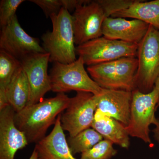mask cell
Here are the masks:
<instances>
[{
    "mask_svg": "<svg viewBox=\"0 0 159 159\" xmlns=\"http://www.w3.org/2000/svg\"><path fill=\"white\" fill-rule=\"evenodd\" d=\"M70 100L65 93H60L56 97L27 106L15 114V124L25 134L29 144H36L46 137L48 129L55 124L60 114L65 111Z\"/></svg>",
    "mask_w": 159,
    "mask_h": 159,
    "instance_id": "obj_1",
    "label": "cell"
},
{
    "mask_svg": "<svg viewBox=\"0 0 159 159\" xmlns=\"http://www.w3.org/2000/svg\"><path fill=\"white\" fill-rule=\"evenodd\" d=\"M134 0H96L80 5L72 15L75 44L80 45L102 36L107 18L127 9Z\"/></svg>",
    "mask_w": 159,
    "mask_h": 159,
    "instance_id": "obj_2",
    "label": "cell"
},
{
    "mask_svg": "<svg viewBox=\"0 0 159 159\" xmlns=\"http://www.w3.org/2000/svg\"><path fill=\"white\" fill-rule=\"evenodd\" d=\"M53 29L42 36L43 48L50 54V62L70 64L76 58L72 15L62 8L50 16Z\"/></svg>",
    "mask_w": 159,
    "mask_h": 159,
    "instance_id": "obj_3",
    "label": "cell"
},
{
    "mask_svg": "<svg viewBox=\"0 0 159 159\" xmlns=\"http://www.w3.org/2000/svg\"><path fill=\"white\" fill-rule=\"evenodd\" d=\"M137 57H124L87 67L91 78L103 89L132 92L136 89Z\"/></svg>",
    "mask_w": 159,
    "mask_h": 159,
    "instance_id": "obj_4",
    "label": "cell"
},
{
    "mask_svg": "<svg viewBox=\"0 0 159 159\" xmlns=\"http://www.w3.org/2000/svg\"><path fill=\"white\" fill-rule=\"evenodd\" d=\"M49 76L51 91L58 93L75 91L97 95L103 89L89 77L80 57L70 64L54 63Z\"/></svg>",
    "mask_w": 159,
    "mask_h": 159,
    "instance_id": "obj_5",
    "label": "cell"
},
{
    "mask_svg": "<svg viewBox=\"0 0 159 159\" xmlns=\"http://www.w3.org/2000/svg\"><path fill=\"white\" fill-rule=\"evenodd\" d=\"M136 87L143 93L151 92L159 75V30L149 25L138 45Z\"/></svg>",
    "mask_w": 159,
    "mask_h": 159,
    "instance_id": "obj_6",
    "label": "cell"
},
{
    "mask_svg": "<svg viewBox=\"0 0 159 159\" xmlns=\"http://www.w3.org/2000/svg\"><path fill=\"white\" fill-rule=\"evenodd\" d=\"M132 94L130 117L126 129L129 136L141 139L152 145L149 127L153 125L157 119L155 113L158 94L154 88L148 93H143L136 89L132 92Z\"/></svg>",
    "mask_w": 159,
    "mask_h": 159,
    "instance_id": "obj_7",
    "label": "cell"
},
{
    "mask_svg": "<svg viewBox=\"0 0 159 159\" xmlns=\"http://www.w3.org/2000/svg\"><path fill=\"white\" fill-rule=\"evenodd\" d=\"M138 45L104 36L95 39L76 48V54L84 65H95L124 57H137Z\"/></svg>",
    "mask_w": 159,
    "mask_h": 159,
    "instance_id": "obj_8",
    "label": "cell"
},
{
    "mask_svg": "<svg viewBox=\"0 0 159 159\" xmlns=\"http://www.w3.org/2000/svg\"><path fill=\"white\" fill-rule=\"evenodd\" d=\"M96 110L95 95L88 92H77L75 97L70 98L67 107L61 115L63 129L69 133L70 137H73L90 128Z\"/></svg>",
    "mask_w": 159,
    "mask_h": 159,
    "instance_id": "obj_9",
    "label": "cell"
},
{
    "mask_svg": "<svg viewBox=\"0 0 159 159\" xmlns=\"http://www.w3.org/2000/svg\"><path fill=\"white\" fill-rule=\"evenodd\" d=\"M0 50L20 61L31 54L47 53L40 45L39 39L30 36L23 29L16 15L9 25L2 29Z\"/></svg>",
    "mask_w": 159,
    "mask_h": 159,
    "instance_id": "obj_10",
    "label": "cell"
},
{
    "mask_svg": "<svg viewBox=\"0 0 159 159\" xmlns=\"http://www.w3.org/2000/svg\"><path fill=\"white\" fill-rule=\"evenodd\" d=\"M50 56L48 53H38L27 56L20 61L30 88L27 106L41 101L45 95L51 90L50 76L48 72Z\"/></svg>",
    "mask_w": 159,
    "mask_h": 159,
    "instance_id": "obj_11",
    "label": "cell"
},
{
    "mask_svg": "<svg viewBox=\"0 0 159 159\" xmlns=\"http://www.w3.org/2000/svg\"><path fill=\"white\" fill-rule=\"evenodd\" d=\"M16 113L10 105L0 110V159H14L16 152L29 144L14 122Z\"/></svg>",
    "mask_w": 159,
    "mask_h": 159,
    "instance_id": "obj_12",
    "label": "cell"
},
{
    "mask_svg": "<svg viewBox=\"0 0 159 159\" xmlns=\"http://www.w3.org/2000/svg\"><path fill=\"white\" fill-rule=\"evenodd\" d=\"M97 110L116 119L125 126L130 117L132 92L122 90L102 89L95 95Z\"/></svg>",
    "mask_w": 159,
    "mask_h": 159,
    "instance_id": "obj_13",
    "label": "cell"
},
{
    "mask_svg": "<svg viewBox=\"0 0 159 159\" xmlns=\"http://www.w3.org/2000/svg\"><path fill=\"white\" fill-rule=\"evenodd\" d=\"M149 25L137 19L124 18H107L102 27V36L139 45L145 37Z\"/></svg>",
    "mask_w": 159,
    "mask_h": 159,
    "instance_id": "obj_14",
    "label": "cell"
},
{
    "mask_svg": "<svg viewBox=\"0 0 159 159\" xmlns=\"http://www.w3.org/2000/svg\"><path fill=\"white\" fill-rule=\"evenodd\" d=\"M61 114L48 135L36 143L38 159H77L71 152L61 123Z\"/></svg>",
    "mask_w": 159,
    "mask_h": 159,
    "instance_id": "obj_15",
    "label": "cell"
},
{
    "mask_svg": "<svg viewBox=\"0 0 159 159\" xmlns=\"http://www.w3.org/2000/svg\"><path fill=\"white\" fill-rule=\"evenodd\" d=\"M91 127L113 144L124 148L129 147L130 139L126 126L99 111H96Z\"/></svg>",
    "mask_w": 159,
    "mask_h": 159,
    "instance_id": "obj_16",
    "label": "cell"
},
{
    "mask_svg": "<svg viewBox=\"0 0 159 159\" xmlns=\"http://www.w3.org/2000/svg\"><path fill=\"white\" fill-rule=\"evenodd\" d=\"M111 17L140 20L159 30V0H136L127 9L116 12Z\"/></svg>",
    "mask_w": 159,
    "mask_h": 159,
    "instance_id": "obj_17",
    "label": "cell"
},
{
    "mask_svg": "<svg viewBox=\"0 0 159 159\" xmlns=\"http://www.w3.org/2000/svg\"><path fill=\"white\" fill-rule=\"evenodd\" d=\"M6 92L9 105L15 113L19 112L27 106L30 96V88L22 67L15 75Z\"/></svg>",
    "mask_w": 159,
    "mask_h": 159,
    "instance_id": "obj_18",
    "label": "cell"
},
{
    "mask_svg": "<svg viewBox=\"0 0 159 159\" xmlns=\"http://www.w3.org/2000/svg\"><path fill=\"white\" fill-rule=\"evenodd\" d=\"M103 139L97 131L90 128L80 132L75 136L69 137L67 140L71 152L74 155L89 150Z\"/></svg>",
    "mask_w": 159,
    "mask_h": 159,
    "instance_id": "obj_19",
    "label": "cell"
},
{
    "mask_svg": "<svg viewBox=\"0 0 159 159\" xmlns=\"http://www.w3.org/2000/svg\"><path fill=\"white\" fill-rule=\"evenodd\" d=\"M21 67L20 61L0 50V93H6V89Z\"/></svg>",
    "mask_w": 159,
    "mask_h": 159,
    "instance_id": "obj_20",
    "label": "cell"
},
{
    "mask_svg": "<svg viewBox=\"0 0 159 159\" xmlns=\"http://www.w3.org/2000/svg\"><path fill=\"white\" fill-rule=\"evenodd\" d=\"M114 144L103 139L93 148L81 153L80 159H111L117 154L118 151Z\"/></svg>",
    "mask_w": 159,
    "mask_h": 159,
    "instance_id": "obj_21",
    "label": "cell"
},
{
    "mask_svg": "<svg viewBox=\"0 0 159 159\" xmlns=\"http://www.w3.org/2000/svg\"><path fill=\"white\" fill-rule=\"evenodd\" d=\"M24 2V0L0 1V26L2 29L11 22L16 16L17 8Z\"/></svg>",
    "mask_w": 159,
    "mask_h": 159,
    "instance_id": "obj_22",
    "label": "cell"
},
{
    "mask_svg": "<svg viewBox=\"0 0 159 159\" xmlns=\"http://www.w3.org/2000/svg\"><path fill=\"white\" fill-rule=\"evenodd\" d=\"M42 9L47 18L52 15L57 14L62 8L61 0H30Z\"/></svg>",
    "mask_w": 159,
    "mask_h": 159,
    "instance_id": "obj_23",
    "label": "cell"
},
{
    "mask_svg": "<svg viewBox=\"0 0 159 159\" xmlns=\"http://www.w3.org/2000/svg\"><path fill=\"white\" fill-rule=\"evenodd\" d=\"M90 0H61L62 8L70 11H75L78 6L90 2Z\"/></svg>",
    "mask_w": 159,
    "mask_h": 159,
    "instance_id": "obj_24",
    "label": "cell"
},
{
    "mask_svg": "<svg viewBox=\"0 0 159 159\" xmlns=\"http://www.w3.org/2000/svg\"><path fill=\"white\" fill-rule=\"evenodd\" d=\"M155 127L152 129L153 137L154 140L159 144V118H157L153 124Z\"/></svg>",
    "mask_w": 159,
    "mask_h": 159,
    "instance_id": "obj_25",
    "label": "cell"
},
{
    "mask_svg": "<svg viewBox=\"0 0 159 159\" xmlns=\"http://www.w3.org/2000/svg\"><path fill=\"white\" fill-rule=\"evenodd\" d=\"M154 88L156 89L157 92L158 94V102L157 106V107L158 108L159 107V75L157 78L154 87Z\"/></svg>",
    "mask_w": 159,
    "mask_h": 159,
    "instance_id": "obj_26",
    "label": "cell"
},
{
    "mask_svg": "<svg viewBox=\"0 0 159 159\" xmlns=\"http://www.w3.org/2000/svg\"><path fill=\"white\" fill-rule=\"evenodd\" d=\"M29 159H38V155L37 151L34 148Z\"/></svg>",
    "mask_w": 159,
    "mask_h": 159,
    "instance_id": "obj_27",
    "label": "cell"
}]
</instances>
